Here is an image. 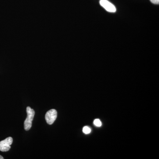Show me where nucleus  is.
<instances>
[{"instance_id":"nucleus-1","label":"nucleus","mask_w":159,"mask_h":159,"mask_svg":"<svg viewBox=\"0 0 159 159\" xmlns=\"http://www.w3.org/2000/svg\"><path fill=\"white\" fill-rule=\"evenodd\" d=\"M27 117L25 122H24V126L25 130H29L31 128L32 126V122L34 118L35 112L34 110L31 109L29 107H27Z\"/></svg>"},{"instance_id":"nucleus-2","label":"nucleus","mask_w":159,"mask_h":159,"mask_svg":"<svg viewBox=\"0 0 159 159\" xmlns=\"http://www.w3.org/2000/svg\"><path fill=\"white\" fill-rule=\"evenodd\" d=\"M57 117V111L56 110L51 109L46 113L45 119L46 122L49 125H52Z\"/></svg>"},{"instance_id":"nucleus-3","label":"nucleus","mask_w":159,"mask_h":159,"mask_svg":"<svg viewBox=\"0 0 159 159\" xmlns=\"http://www.w3.org/2000/svg\"><path fill=\"white\" fill-rule=\"evenodd\" d=\"M12 142L13 140L11 137L7 138L5 140L0 142V151L2 152H7L10 150Z\"/></svg>"},{"instance_id":"nucleus-4","label":"nucleus","mask_w":159,"mask_h":159,"mask_svg":"<svg viewBox=\"0 0 159 159\" xmlns=\"http://www.w3.org/2000/svg\"><path fill=\"white\" fill-rule=\"evenodd\" d=\"M100 5L107 11L110 12H115L116 11V7L107 0H100Z\"/></svg>"},{"instance_id":"nucleus-5","label":"nucleus","mask_w":159,"mask_h":159,"mask_svg":"<svg viewBox=\"0 0 159 159\" xmlns=\"http://www.w3.org/2000/svg\"><path fill=\"white\" fill-rule=\"evenodd\" d=\"M83 132L85 134H89L90 133L91 129L88 126H85L83 128Z\"/></svg>"},{"instance_id":"nucleus-6","label":"nucleus","mask_w":159,"mask_h":159,"mask_svg":"<svg viewBox=\"0 0 159 159\" xmlns=\"http://www.w3.org/2000/svg\"><path fill=\"white\" fill-rule=\"evenodd\" d=\"M94 125L98 127H100L102 125V122L99 119H96L94 121Z\"/></svg>"},{"instance_id":"nucleus-7","label":"nucleus","mask_w":159,"mask_h":159,"mask_svg":"<svg viewBox=\"0 0 159 159\" xmlns=\"http://www.w3.org/2000/svg\"><path fill=\"white\" fill-rule=\"evenodd\" d=\"M150 1L153 4H157V5L159 4V0H150Z\"/></svg>"},{"instance_id":"nucleus-8","label":"nucleus","mask_w":159,"mask_h":159,"mask_svg":"<svg viewBox=\"0 0 159 159\" xmlns=\"http://www.w3.org/2000/svg\"><path fill=\"white\" fill-rule=\"evenodd\" d=\"M4 159V158H3V157L2 156L0 155V159Z\"/></svg>"}]
</instances>
